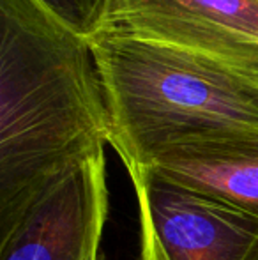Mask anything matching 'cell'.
<instances>
[{
  "instance_id": "6da1fadb",
  "label": "cell",
  "mask_w": 258,
  "mask_h": 260,
  "mask_svg": "<svg viewBox=\"0 0 258 260\" xmlns=\"http://www.w3.org/2000/svg\"><path fill=\"white\" fill-rule=\"evenodd\" d=\"M0 229L76 165L110 145L89 43L30 0H0Z\"/></svg>"
},
{
  "instance_id": "7a4b0ae2",
  "label": "cell",
  "mask_w": 258,
  "mask_h": 260,
  "mask_svg": "<svg viewBox=\"0 0 258 260\" xmlns=\"http://www.w3.org/2000/svg\"><path fill=\"white\" fill-rule=\"evenodd\" d=\"M124 167L186 137L258 133V78L114 28L90 45Z\"/></svg>"
},
{
  "instance_id": "3957f363",
  "label": "cell",
  "mask_w": 258,
  "mask_h": 260,
  "mask_svg": "<svg viewBox=\"0 0 258 260\" xmlns=\"http://www.w3.org/2000/svg\"><path fill=\"white\" fill-rule=\"evenodd\" d=\"M136 197L141 260H253L258 218L158 177L126 168Z\"/></svg>"
},
{
  "instance_id": "277c9868",
  "label": "cell",
  "mask_w": 258,
  "mask_h": 260,
  "mask_svg": "<svg viewBox=\"0 0 258 260\" xmlns=\"http://www.w3.org/2000/svg\"><path fill=\"white\" fill-rule=\"evenodd\" d=\"M110 212L104 152L53 181L0 229V260H101Z\"/></svg>"
},
{
  "instance_id": "5b68a950",
  "label": "cell",
  "mask_w": 258,
  "mask_h": 260,
  "mask_svg": "<svg viewBox=\"0 0 258 260\" xmlns=\"http://www.w3.org/2000/svg\"><path fill=\"white\" fill-rule=\"evenodd\" d=\"M117 27L258 78V0H121Z\"/></svg>"
},
{
  "instance_id": "8992f818",
  "label": "cell",
  "mask_w": 258,
  "mask_h": 260,
  "mask_svg": "<svg viewBox=\"0 0 258 260\" xmlns=\"http://www.w3.org/2000/svg\"><path fill=\"white\" fill-rule=\"evenodd\" d=\"M129 167H143L165 181L258 218V133L179 138Z\"/></svg>"
},
{
  "instance_id": "52a82bcc",
  "label": "cell",
  "mask_w": 258,
  "mask_h": 260,
  "mask_svg": "<svg viewBox=\"0 0 258 260\" xmlns=\"http://www.w3.org/2000/svg\"><path fill=\"white\" fill-rule=\"evenodd\" d=\"M50 20L92 45L117 28L121 0H30Z\"/></svg>"
},
{
  "instance_id": "ba28073f",
  "label": "cell",
  "mask_w": 258,
  "mask_h": 260,
  "mask_svg": "<svg viewBox=\"0 0 258 260\" xmlns=\"http://www.w3.org/2000/svg\"><path fill=\"white\" fill-rule=\"evenodd\" d=\"M253 260H258V251H256V255H255V258H253Z\"/></svg>"
},
{
  "instance_id": "9c48e42d",
  "label": "cell",
  "mask_w": 258,
  "mask_h": 260,
  "mask_svg": "<svg viewBox=\"0 0 258 260\" xmlns=\"http://www.w3.org/2000/svg\"><path fill=\"white\" fill-rule=\"evenodd\" d=\"M101 260H104V257H101Z\"/></svg>"
}]
</instances>
